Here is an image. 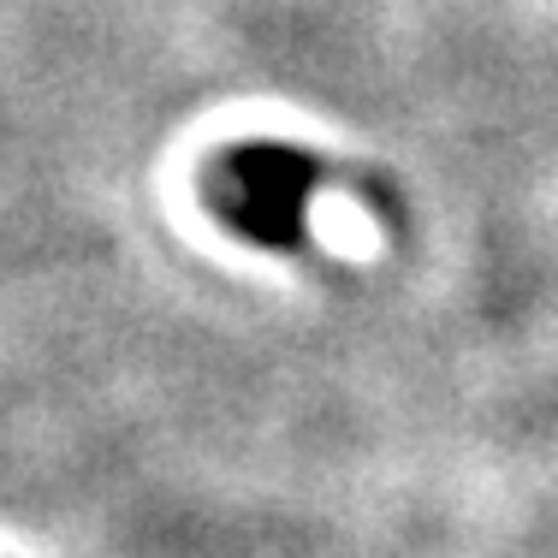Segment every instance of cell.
I'll return each mask as SVG.
<instances>
[{
	"mask_svg": "<svg viewBox=\"0 0 558 558\" xmlns=\"http://www.w3.org/2000/svg\"><path fill=\"white\" fill-rule=\"evenodd\" d=\"M322 179L327 172L315 155L279 149V143H244V149L215 155V167L203 179V196L226 232L250 238L262 250H298L310 238L303 203H310V191Z\"/></svg>",
	"mask_w": 558,
	"mask_h": 558,
	"instance_id": "obj_1",
	"label": "cell"
}]
</instances>
